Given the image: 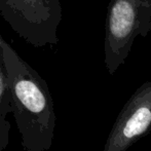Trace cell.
Instances as JSON below:
<instances>
[{
    "label": "cell",
    "instance_id": "8992f818",
    "mask_svg": "<svg viewBox=\"0 0 151 151\" xmlns=\"http://www.w3.org/2000/svg\"><path fill=\"white\" fill-rule=\"evenodd\" d=\"M1 39H2V36H1V35H0V40H1Z\"/></svg>",
    "mask_w": 151,
    "mask_h": 151
},
{
    "label": "cell",
    "instance_id": "6da1fadb",
    "mask_svg": "<svg viewBox=\"0 0 151 151\" xmlns=\"http://www.w3.org/2000/svg\"><path fill=\"white\" fill-rule=\"evenodd\" d=\"M12 113L24 151L50 149L56 127L54 101L45 80L2 38L0 40Z\"/></svg>",
    "mask_w": 151,
    "mask_h": 151
},
{
    "label": "cell",
    "instance_id": "277c9868",
    "mask_svg": "<svg viewBox=\"0 0 151 151\" xmlns=\"http://www.w3.org/2000/svg\"><path fill=\"white\" fill-rule=\"evenodd\" d=\"M135 22V9L129 0H117L111 9L109 30L116 39H123L129 33Z\"/></svg>",
    "mask_w": 151,
    "mask_h": 151
},
{
    "label": "cell",
    "instance_id": "7a4b0ae2",
    "mask_svg": "<svg viewBox=\"0 0 151 151\" xmlns=\"http://www.w3.org/2000/svg\"><path fill=\"white\" fill-rule=\"evenodd\" d=\"M0 14L12 29L36 47L58 42L59 0H0Z\"/></svg>",
    "mask_w": 151,
    "mask_h": 151
},
{
    "label": "cell",
    "instance_id": "5b68a950",
    "mask_svg": "<svg viewBox=\"0 0 151 151\" xmlns=\"http://www.w3.org/2000/svg\"><path fill=\"white\" fill-rule=\"evenodd\" d=\"M12 112L8 95L7 80L0 47V151H4L9 142L10 123L6 120L7 114Z\"/></svg>",
    "mask_w": 151,
    "mask_h": 151
},
{
    "label": "cell",
    "instance_id": "3957f363",
    "mask_svg": "<svg viewBox=\"0 0 151 151\" xmlns=\"http://www.w3.org/2000/svg\"><path fill=\"white\" fill-rule=\"evenodd\" d=\"M151 132V81L129 98L110 131L103 151H127Z\"/></svg>",
    "mask_w": 151,
    "mask_h": 151
}]
</instances>
